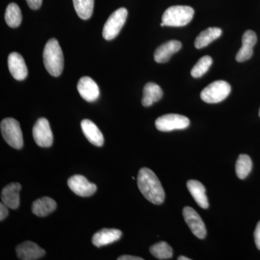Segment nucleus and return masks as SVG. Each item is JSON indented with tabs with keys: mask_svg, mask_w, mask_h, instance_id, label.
I'll list each match as a JSON object with an SVG mask.
<instances>
[{
	"mask_svg": "<svg viewBox=\"0 0 260 260\" xmlns=\"http://www.w3.org/2000/svg\"><path fill=\"white\" fill-rule=\"evenodd\" d=\"M138 185L143 196L154 205H161L165 200V191L153 171L148 168L140 169Z\"/></svg>",
	"mask_w": 260,
	"mask_h": 260,
	"instance_id": "obj_1",
	"label": "nucleus"
},
{
	"mask_svg": "<svg viewBox=\"0 0 260 260\" xmlns=\"http://www.w3.org/2000/svg\"><path fill=\"white\" fill-rule=\"evenodd\" d=\"M44 64L48 73L59 77L64 68V56L59 42L56 39L48 41L43 52Z\"/></svg>",
	"mask_w": 260,
	"mask_h": 260,
	"instance_id": "obj_2",
	"label": "nucleus"
},
{
	"mask_svg": "<svg viewBox=\"0 0 260 260\" xmlns=\"http://www.w3.org/2000/svg\"><path fill=\"white\" fill-rule=\"evenodd\" d=\"M194 10L189 6L176 5L168 8L162 16V22L166 26L182 27L190 23Z\"/></svg>",
	"mask_w": 260,
	"mask_h": 260,
	"instance_id": "obj_3",
	"label": "nucleus"
},
{
	"mask_svg": "<svg viewBox=\"0 0 260 260\" xmlns=\"http://www.w3.org/2000/svg\"><path fill=\"white\" fill-rule=\"evenodd\" d=\"M2 135L7 143L15 149H21L23 146V133L20 124L13 118H5L0 124Z\"/></svg>",
	"mask_w": 260,
	"mask_h": 260,
	"instance_id": "obj_4",
	"label": "nucleus"
},
{
	"mask_svg": "<svg viewBox=\"0 0 260 260\" xmlns=\"http://www.w3.org/2000/svg\"><path fill=\"white\" fill-rule=\"evenodd\" d=\"M231 90V85L227 82L217 80L203 89L200 97L203 102L208 104H218L229 96Z\"/></svg>",
	"mask_w": 260,
	"mask_h": 260,
	"instance_id": "obj_5",
	"label": "nucleus"
},
{
	"mask_svg": "<svg viewBox=\"0 0 260 260\" xmlns=\"http://www.w3.org/2000/svg\"><path fill=\"white\" fill-rule=\"evenodd\" d=\"M127 15V10L121 8L110 15L103 28V37L104 39L111 41L117 37L125 23Z\"/></svg>",
	"mask_w": 260,
	"mask_h": 260,
	"instance_id": "obj_6",
	"label": "nucleus"
},
{
	"mask_svg": "<svg viewBox=\"0 0 260 260\" xmlns=\"http://www.w3.org/2000/svg\"><path fill=\"white\" fill-rule=\"evenodd\" d=\"M189 124L190 121L186 116L175 114H166L160 116L155 121L157 129L161 132L186 129Z\"/></svg>",
	"mask_w": 260,
	"mask_h": 260,
	"instance_id": "obj_7",
	"label": "nucleus"
},
{
	"mask_svg": "<svg viewBox=\"0 0 260 260\" xmlns=\"http://www.w3.org/2000/svg\"><path fill=\"white\" fill-rule=\"evenodd\" d=\"M32 137L36 143L42 148H49L53 143V133L49 121L40 118L32 127Z\"/></svg>",
	"mask_w": 260,
	"mask_h": 260,
	"instance_id": "obj_8",
	"label": "nucleus"
},
{
	"mask_svg": "<svg viewBox=\"0 0 260 260\" xmlns=\"http://www.w3.org/2000/svg\"><path fill=\"white\" fill-rule=\"evenodd\" d=\"M184 220L195 237L200 239H205L207 235L206 227L203 219L193 208L185 207L183 209Z\"/></svg>",
	"mask_w": 260,
	"mask_h": 260,
	"instance_id": "obj_9",
	"label": "nucleus"
},
{
	"mask_svg": "<svg viewBox=\"0 0 260 260\" xmlns=\"http://www.w3.org/2000/svg\"><path fill=\"white\" fill-rule=\"evenodd\" d=\"M68 184L75 194L83 198L91 196L97 190L96 185L82 175H74L70 177Z\"/></svg>",
	"mask_w": 260,
	"mask_h": 260,
	"instance_id": "obj_10",
	"label": "nucleus"
},
{
	"mask_svg": "<svg viewBox=\"0 0 260 260\" xmlns=\"http://www.w3.org/2000/svg\"><path fill=\"white\" fill-rule=\"evenodd\" d=\"M78 90L84 100L88 102H95L100 95L97 83L90 77H83L78 83Z\"/></svg>",
	"mask_w": 260,
	"mask_h": 260,
	"instance_id": "obj_11",
	"label": "nucleus"
},
{
	"mask_svg": "<svg viewBox=\"0 0 260 260\" xmlns=\"http://www.w3.org/2000/svg\"><path fill=\"white\" fill-rule=\"evenodd\" d=\"M8 68L10 74L15 80L21 81L28 75V68L23 56L17 52H13L8 56Z\"/></svg>",
	"mask_w": 260,
	"mask_h": 260,
	"instance_id": "obj_12",
	"label": "nucleus"
},
{
	"mask_svg": "<svg viewBox=\"0 0 260 260\" xmlns=\"http://www.w3.org/2000/svg\"><path fill=\"white\" fill-rule=\"evenodd\" d=\"M16 254L20 259L36 260L45 255L46 251L36 243L26 241L17 246Z\"/></svg>",
	"mask_w": 260,
	"mask_h": 260,
	"instance_id": "obj_13",
	"label": "nucleus"
},
{
	"mask_svg": "<svg viewBox=\"0 0 260 260\" xmlns=\"http://www.w3.org/2000/svg\"><path fill=\"white\" fill-rule=\"evenodd\" d=\"M21 188V185L18 182L10 183L5 186L1 193L2 202L10 209L15 210L18 208Z\"/></svg>",
	"mask_w": 260,
	"mask_h": 260,
	"instance_id": "obj_14",
	"label": "nucleus"
},
{
	"mask_svg": "<svg viewBox=\"0 0 260 260\" xmlns=\"http://www.w3.org/2000/svg\"><path fill=\"white\" fill-rule=\"evenodd\" d=\"M257 38L253 30H248L242 37V47L238 51L236 59L238 62H244L253 55V47L255 45Z\"/></svg>",
	"mask_w": 260,
	"mask_h": 260,
	"instance_id": "obj_15",
	"label": "nucleus"
},
{
	"mask_svg": "<svg viewBox=\"0 0 260 260\" xmlns=\"http://www.w3.org/2000/svg\"><path fill=\"white\" fill-rule=\"evenodd\" d=\"M181 43L179 41L172 40L162 44L157 48L154 53V59L158 63H166L172 55L180 50Z\"/></svg>",
	"mask_w": 260,
	"mask_h": 260,
	"instance_id": "obj_16",
	"label": "nucleus"
},
{
	"mask_svg": "<svg viewBox=\"0 0 260 260\" xmlns=\"http://www.w3.org/2000/svg\"><path fill=\"white\" fill-rule=\"evenodd\" d=\"M122 236V232L118 229H104L94 234L92 242L97 247L109 245L117 242Z\"/></svg>",
	"mask_w": 260,
	"mask_h": 260,
	"instance_id": "obj_17",
	"label": "nucleus"
},
{
	"mask_svg": "<svg viewBox=\"0 0 260 260\" xmlns=\"http://www.w3.org/2000/svg\"><path fill=\"white\" fill-rule=\"evenodd\" d=\"M81 128L84 135L90 143L97 147H102L104 145V138L102 132L93 121L83 119L81 121Z\"/></svg>",
	"mask_w": 260,
	"mask_h": 260,
	"instance_id": "obj_18",
	"label": "nucleus"
},
{
	"mask_svg": "<svg viewBox=\"0 0 260 260\" xmlns=\"http://www.w3.org/2000/svg\"><path fill=\"white\" fill-rule=\"evenodd\" d=\"M188 190L193 197L197 204L203 209H208L209 207L206 189L201 182L197 180H189L186 183Z\"/></svg>",
	"mask_w": 260,
	"mask_h": 260,
	"instance_id": "obj_19",
	"label": "nucleus"
},
{
	"mask_svg": "<svg viewBox=\"0 0 260 260\" xmlns=\"http://www.w3.org/2000/svg\"><path fill=\"white\" fill-rule=\"evenodd\" d=\"M56 208V203L52 198L44 197L32 203L31 210L34 215L39 217H46L53 213Z\"/></svg>",
	"mask_w": 260,
	"mask_h": 260,
	"instance_id": "obj_20",
	"label": "nucleus"
},
{
	"mask_svg": "<svg viewBox=\"0 0 260 260\" xmlns=\"http://www.w3.org/2000/svg\"><path fill=\"white\" fill-rule=\"evenodd\" d=\"M162 96V90L158 85L154 83H148L143 89V97L142 104L145 107H150L154 103L158 102Z\"/></svg>",
	"mask_w": 260,
	"mask_h": 260,
	"instance_id": "obj_21",
	"label": "nucleus"
},
{
	"mask_svg": "<svg viewBox=\"0 0 260 260\" xmlns=\"http://www.w3.org/2000/svg\"><path fill=\"white\" fill-rule=\"evenodd\" d=\"M222 30L216 27H211L205 29L200 32L194 41V47L197 49H203L209 45L214 41L216 40L221 36Z\"/></svg>",
	"mask_w": 260,
	"mask_h": 260,
	"instance_id": "obj_22",
	"label": "nucleus"
},
{
	"mask_svg": "<svg viewBox=\"0 0 260 260\" xmlns=\"http://www.w3.org/2000/svg\"><path fill=\"white\" fill-rule=\"evenodd\" d=\"M5 21L11 28H17L22 22V14L20 8L15 3H10L7 7L5 14Z\"/></svg>",
	"mask_w": 260,
	"mask_h": 260,
	"instance_id": "obj_23",
	"label": "nucleus"
},
{
	"mask_svg": "<svg viewBox=\"0 0 260 260\" xmlns=\"http://www.w3.org/2000/svg\"><path fill=\"white\" fill-rule=\"evenodd\" d=\"M77 14L83 20H88L92 16L94 0H73Z\"/></svg>",
	"mask_w": 260,
	"mask_h": 260,
	"instance_id": "obj_24",
	"label": "nucleus"
},
{
	"mask_svg": "<svg viewBox=\"0 0 260 260\" xmlns=\"http://www.w3.org/2000/svg\"><path fill=\"white\" fill-rule=\"evenodd\" d=\"M252 169V161L250 157L246 154H241L236 164V173L240 179H246Z\"/></svg>",
	"mask_w": 260,
	"mask_h": 260,
	"instance_id": "obj_25",
	"label": "nucleus"
},
{
	"mask_svg": "<svg viewBox=\"0 0 260 260\" xmlns=\"http://www.w3.org/2000/svg\"><path fill=\"white\" fill-rule=\"evenodd\" d=\"M152 255L158 259H169L173 256V249L168 243L160 242L150 248Z\"/></svg>",
	"mask_w": 260,
	"mask_h": 260,
	"instance_id": "obj_26",
	"label": "nucleus"
},
{
	"mask_svg": "<svg viewBox=\"0 0 260 260\" xmlns=\"http://www.w3.org/2000/svg\"><path fill=\"white\" fill-rule=\"evenodd\" d=\"M213 64V59L210 56H204L200 58L199 61L193 67L191 75L193 78H199L204 75Z\"/></svg>",
	"mask_w": 260,
	"mask_h": 260,
	"instance_id": "obj_27",
	"label": "nucleus"
},
{
	"mask_svg": "<svg viewBox=\"0 0 260 260\" xmlns=\"http://www.w3.org/2000/svg\"><path fill=\"white\" fill-rule=\"evenodd\" d=\"M8 208H8L6 205H5L3 202L0 203V220H1V221L5 220V219L7 218V216H8V214H9Z\"/></svg>",
	"mask_w": 260,
	"mask_h": 260,
	"instance_id": "obj_28",
	"label": "nucleus"
},
{
	"mask_svg": "<svg viewBox=\"0 0 260 260\" xmlns=\"http://www.w3.org/2000/svg\"><path fill=\"white\" fill-rule=\"evenodd\" d=\"M43 0H26L29 8L32 10H38L41 8Z\"/></svg>",
	"mask_w": 260,
	"mask_h": 260,
	"instance_id": "obj_29",
	"label": "nucleus"
},
{
	"mask_svg": "<svg viewBox=\"0 0 260 260\" xmlns=\"http://www.w3.org/2000/svg\"><path fill=\"white\" fill-rule=\"evenodd\" d=\"M254 237L256 247L260 250V221L258 222L257 225H256L254 233Z\"/></svg>",
	"mask_w": 260,
	"mask_h": 260,
	"instance_id": "obj_30",
	"label": "nucleus"
},
{
	"mask_svg": "<svg viewBox=\"0 0 260 260\" xmlns=\"http://www.w3.org/2000/svg\"><path fill=\"white\" fill-rule=\"evenodd\" d=\"M118 260H143V258L140 256H135L131 255H123L117 258Z\"/></svg>",
	"mask_w": 260,
	"mask_h": 260,
	"instance_id": "obj_31",
	"label": "nucleus"
},
{
	"mask_svg": "<svg viewBox=\"0 0 260 260\" xmlns=\"http://www.w3.org/2000/svg\"><path fill=\"white\" fill-rule=\"evenodd\" d=\"M178 260H191L190 258L186 257L184 256H179Z\"/></svg>",
	"mask_w": 260,
	"mask_h": 260,
	"instance_id": "obj_32",
	"label": "nucleus"
},
{
	"mask_svg": "<svg viewBox=\"0 0 260 260\" xmlns=\"http://www.w3.org/2000/svg\"><path fill=\"white\" fill-rule=\"evenodd\" d=\"M160 26H161V27L165 26V25H164V23H162H162H160Z\"/></svg>",
	"mask_w": 260,
	"mask_h": 260,
	"instance_id": "obj_33",
	"label": "nucleus"
},
{
	"mask_svg": "<svg viewBox=\"0 0 260 260\" xmlns=\"http://www.w3.org/2000/svg\"><path fill=\"white\" fill-rule=\"evenodd\" d=\"M259 116H260V109H259Z\"/></svg>",
	"mask_w": 260,
	"mask_h": 260,
	"instance_id": "obj_34",
	"label": "nucleus"
}]
</instances>
